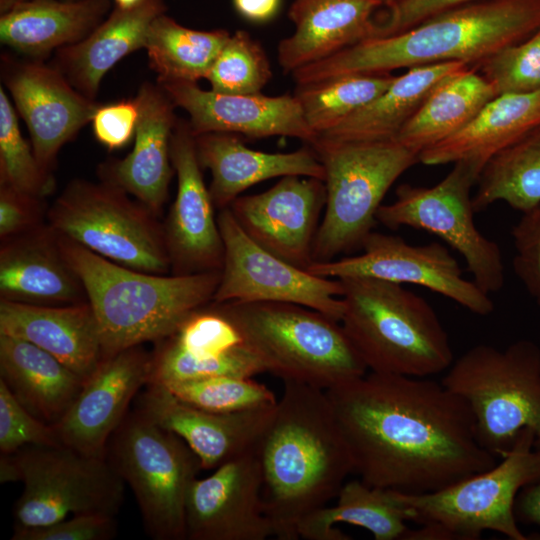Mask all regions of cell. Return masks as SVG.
<instances>
[{"label": "cell", "instance_id": "cell-51", "mask_svg": "<svg viewBox=\"0 0 540 540\" xmlns=\"http://www.w3.org/2000/svg\"><path fill=\"white\" fill-rule=\"evenodd\" d=\"M237 13L248 21L262 23L278 13L282 0H232Z\"/></svg>", "mask_w": 540, "mask_h": 540}, {"label": "cell", "instance_id": "cell-17", "mask_svg": "<svg viewBox=\"0 0 540 540\" xmlns=\"http://www.w3.org/2000/svg\"><path fill=\"white\" fill-rule=\"evenodd\" d=\"M170 155L177 192L164 233L173 274L221 271L223 240L188 121L177 119Z\"/></svg>", "mask_w": 540, "mask_h": 540}, {"label": "cell", "instance_id": "cell-4", "mask_svg": "<svg viewBox=\"0 0 540 540\" xmlns=\"http://www.w3.org/2000/svg\"><path fill=\"white\" fill-rule=\"evenodd\" d=\"M56 235L97 320L103 358L171 337L191 314L212 302L220 281V271L171 276L138 271Z\"/></svg>", "mask_w": 540, "mask_h": 540}, {"label": "cell", "instance_id": "cell-20", "mask_svg": "<svg viewBox=\"0 0 540 540\" xmlns=\"http://www.w3.org/2000/svg\"><path fill=\"white\" fill-rule=\"evenodd\" d=\"M152 360L139 346L104 357L54 424L62 444L87 455L107 457L110 439L127 416L130 402L150 383Z\"/></svg>", "mask_w": 540, "mask_h": 540}, {"label": "cell", "instance_id": "cell-3", "mask_svg": "<svg viewBox=\"0 0 540 540\" xmlns=\"http://www.w3.org/2000/svg\"><path fill=\"white\" fill-rule=\"evenodd\" d=\"M540 29V0H478L397 34L370 37L291 74L305 85L350 74L458 61L478 68L490 56Z\"/></svg>", "mask_w": 540, "mask_h": 540}, {"label": "cell", "instance_id": "cell-38", "mask_svg": "<svg viewBox=\"0 0 540 540\" xmlns=\"http://www.w3.org/2000/svg\"><path fill=\"white\" fill-rule=\"evenodd\" d=\"M267 372L261 359L244 343L229 352L199 358L184 351L171 337L153 356L150 383L167 385L214 376L252 378Z\"/></svg>", "mask_w": 540, "mask_h": 540}, {"label": "cell", "instance_id": "cell-34", "mask_svg": "<svg viewBox=\"0 0 540 540\" xmlns=\"http://www.w3.org/2000/svg\"><path fill=\"white\" fill-rule=\"evenodd\" d=\"M496 96L475 68H464L434 89L395 140L420 154L461 130Z\"/></svg>", "mask_w": 540, "mask_h": 540}, {"label": "cell", "instance_id": "cell-5", "mask_svg": "<svg viewBox=\"0 0 540 540\" xmlns=\"http://www.w3.org/2000/svg\"><path fill=\"white\" fill-rule=\"evenodd\" d=\"M338 280L344 304L340 323L368 370L430 377L453 363L449 335L423 297L376 278Z\"/></svg>", "mask_w": 540, "mask_h": 540}, {"label": "cell", "instance_id": "cell-12", "mask_svg": "<svg viewBox=\"0 0 540 540\" xmlns=\"http://www.w3.org/2000/svg\"><path fill=\"white\" fill-rule=\"evenodd\" d=\"M24 489L14 506V528H36L70 514L115 516L125 482L107 457L64 444L27 446L14 453Z\"/></svg>", "mask_w": 540, "mask_h": 540}, {"label": "cell", "instance_id": "cell-11", "mask_svg": "<svg viewBox=\"0 0 540 540\" xmlns=\"http://www.w3.org/2000/svg\"><path fill=\"white\" fill-rule=\"evenodd\" d=\"M48 220L58 235L122 266L153 274L171 269L164 228L155 214L106 182H70Z\"/></svg>", "mask_w": 540, "mask_h": 540}, {"label": "cell", "instance_id": "cell-13", "mask_svg": "<svg viewBox=\"0 0 540 540\" xmlns=\"http://www.w3.org/2000/svg\"><path fill=\"white\" fill-rule=\"evenodd\" d=\"M479 175L470 164L456 162L432 187L401 184L394 201L380 206L376 220L393 230L408 226L438 236L464 258L473 281L490 294L503 288L505 267L498 244L474 223L471 189Z\"/></svg>", "mask_w": 540, "mask_h": 540}, {"label": "cell", "instance_id": "cell-48", "mask_svg": "<svg viewBox=\"0 0 540 540\" xmlns=\"http://www.w3.org/2000/svg\"><path fill=\"white\" fill-rule=\"evenodd\" d=\"M474 1L478 0H396L385 7L380 19L374 18L370 37L400 33L434 15Z\"/></svg>", "mask_w": 540, "mask_h": 540}, {"label": "cell", "instance_id": "cell-44", "mask_svg": "<svg viewBox=\"0 0 540 540\" xmlns=\"http://www.w3.org/2000/svg\"><path fill=\"white\" fill-rule=\"evenodd\" d=\"M56 428L31 414L0 378V451L14 454L27 446H57Z\"/></svg>", "mask_w": 540, "mask_h": 540}, {"label": "cell", "instance_id": "cell-22", "mask_svg": "<svg viewBox=\"0 0 540 540\" xmlns=\"http://www.w3.org/2000/svg\"><path fill=\"white\" fill-rule=\"evenodd\" d=\"M275 406L217 413L182 401L161 384L149 383L136 409L179 436L197 455L202 469L211 470L254 450Z\"/></svg>", "mask_w": 540, "mask_h": 540}, {"label": "cell", "instance_id": "cell-7", "mask_svg": "<svg viewBox=\"0 0 540 540\" xmlns=\"http://www.w3.org/2000/svg\"><path fill=\"white\" fill-rule=\"evenodd\" d=\"M441 382L469 406L479 444L497 459L523 430L540 449V348L527 339L504 349L478 344L453 361Z\"/></svg>", "mask_w": 540, "mask_h": 540}, {"label": "cell", "instance_id": "cell-39", "mask_svg": "<svg viewBox=\"0 0 540 540\" xmlns=\"http://www.w3.org/2000/svg\"><path fill=\"white\" fill-rule=\"evenodd\" d=\"M0 182L38 199L54 188L51 172L42 168L33 148L22 136L16 111L3 86L0 87Z\"/></svg>", "mask_w": 540, "mask_h": 540}, {"label": "cell", "instance_id": "cell-8", "mask_svg": "<svg viewBox=\"0 0 540 540\" xmlns=\"http://www.w3.org/2000/svg\"><path fill=\"white\" fill-rule=\"evenodd\" d=\"M540 480V449L532 431H522L512 449L491 468L444 489L424 493L397 492L420 524L404 540H476L484 531L511 540H528L518 525L514 506L520 490Z\"/></svg>", "mask_w": 540, "mask_h": 540}, {"label": "cell", "instance_id": "cell-55", "mask_svg": "<svg viewBox=\"0 0 540 540\" xmlns=\"http://www.w3.org/2000/svg\"><path fill=\"white\" fill-rule=\"evenodd\" d=\"M22 1H24V0H18V3H19V2H22Z\"/></svg>", "mask_w": 540, "mask_h": 540}, {"label": "cell", "instance_id": "cell-16", "mask_svg": "<svg viewBox=\"0 0 540 540\" xmlns=\"http://www.w3.org/2000/svg\"><path fill=\"white\" fill-rule=\"evenodd\" d=\"M325 203L323 180L292 175L264 192L237 197L228 208L255 243L307 270Z\"/></svg>", "mask_w": 540, "mask_h": 540}, {"label": "cell", "instance_id": "cell-28", "mask_svg": "<svg viewBox=\"0 0 540 540\" xmlns=\"http://www.w3.org/2000/svg\"><path fill=\"white\" fill-rule=\"evenodd\" d=\"M165 11L164 0L115 7L86 38L56 50L53 66L80 93L95 100L104 75L128 54L145 48L152 22Z\"/></svg>", "mask_w": 540, "mask_h": 540}, {"label": "cell", "instance_id": "cell-49", "mask_svg": "<svg viewBox=\"0 0 540 540\" xmlns=\"http://www.w3.org/2000/svg\"><path fill=\"white\" fill-rule=\"evenodd\" d=\"M38 198L11 187L0 188V237L7 240L38 228Z\"/></svg>", "mask_w": 540, "mask_h": 540}, {"label": "cell", "instance_id": "cell-25", "mask_svg": "<svg viewBox=\"0 0 540 540\" xmlns=\"http://www.w3.org/2000/svg\"><path fill=\"white\" fill-rule=\"evenodd\" d=\"M5 241L0 251L2 300L43 306L87 301L84 287L62 255L50 227Z\"/></svg>", "mask_w": 540, "mask_h": 540}, {"label": "cell", "instance_id": "cell-45", "mask_svg": "<svg viewBox=\"0 0 540 540\" xmlns=\"http://www.w3.org/2000/svg\"><path fill=\"white\" fill-rule=\"evenodd\" d=\"M514 272L540 305V202L522 213L512 229Z\"/></svg>", "mask_w": 540, "mask_h": 540}, {"label": "cell", "instance_id": "cell-30", "mask_svg": "<svg viewBox=\"0 0 540 540\" xmlns=\"http://www.w3.org/2000/svg\"><path fill=\"white\" fill-rule=\"evenodd\" d=\"M109 9L108 0H24L1 14L0 39L19 53L43 58L86 38Z\"/></svg>", "mask_w": 540, "mask_h": 540}, {"label": "cell", "instance_id": "cell-24", "mask_svg": "<svg viewBox=\"0 0 540 540\" xmlns=\"http://www.w3.org/2000/svg\"><path fill=\"white\" fill-rule=\"evenodd\" d=\"M195 145L201 167L211 173L209 192L220 210L228 208L251 186L268 179L298 175L324 181V167L311 146L268 153L247 147L231 133L197 135Z\"/></svg>", "mask_w": 540, "mask_h": 540}, {"label": "cell", "instance_id": "cell-46", "mask_svg": "<svg viewBox=\"0 0 540 540\" xmlns=\"http://www.w3.org/2000/svg\"><path fill=\"white\" fill-rule=\"evenodd\" d=\"M117 534L115 516L78 514L36 528H14L12 540H110Z\"/></svg>", "mask_w": 540, "mask_h": 540}, {"label": "cell", "instance_id": "cell-33", "mask_svg": "<svg viewBox=\"0 0 540 540\" xmlns=\"http://www.w3.org/2000/svg\"><path fill=\"white\" fill-rule=\"evenodd\" d=\"M337 502L304 517L298 524L299 538L307 540H349L337 523L368 530L376 540H403L412 522L409 508L395 490L371 487L361 479L346 481Z\"/></svg>", "mask_w": 540, "mask_h": 540}, {"label": "cell", "instance_id": "cell-37", "mask_svg": "<svg viewBox=\"0 0 540 540\" xmlns=\"http://www.w3.org/2000/svg\"><path fill=\"white\" fill-rule=\"evenodd\" d=\"M394 78L390 73L343 75L297 85L294 95L307 124L319 136L373 101Z\"/></svg>", "mask_w": 540, "mask_h": 540}, {"label": "cell", "instance_id": "cell-1", "mask_svg": "<svg viewBox=\"0 0 540 540\" xmlns=\"http://www.w3.org/2000/svg\"><path fill=\"white\" fill-rule=\"evenodd\" d=\"M325 391L354 473L371 487L435 492L499 460L479 444L467 403L441 381L370 371Z\"/></svg>", "mask_w": 540, "mask_h": 540}, {"label": "cell", "instance_id": "cell-18", "mask_svg": "<svg viewBox=\"0 0 540 540\" xmlns=\"http://www.w3.org/2000/svg\"><path fill=\"white\" fill-rule=\"evenodd\" d=\"M255 449L195 479L186 500V539L264 540L274 536L262 501Z\"/></svg>", "mask_w": 540, "mask_h": 540}, {"label": "cell", "instance_id": "cell-29", "mask_svg": "<svg viewBox=\"0 0 540 540\" xmlns=\"http://www.w3.org/2000/svg\"><path fill=\"white\" fill-rule=\"evenodd\" d=\"M540 126V89L497 95L461 130L419 154L425 165L466 162L479 174L498 153Z\"/></svg>", "mask_w": 540, "mask_h": 540}, {"label": "cell", "instance_id": "cell-23", "mask_svg": "<svg viewBox=\"0 0 540 540\" xmlns=\"http://www.w3.org/2000/svg\"><path fill=\"white\" fill-rule=\"evenodd\" d=\"M140 116L132 151L123 159L100 166L103 182L133 195L153 214L168 198L174 172L170 155L171 136L177 122L176 107L157 83H144L136 95Z\"/></svg>", "mask_w": 540, "mask_h": 540}, {"label": "cell", "instance_id": "cell-43", "mask_svg": "<svg viewBox=\"0 0 540 540\" xmlns=\"http://www.w3.org/2000/svg\"><path fill=\"white\" fill-rule=\"evenodd\" d=\"M171 338L199 358L221 356L243 343L231 321L212 307L191 314Z\"/></svg>", "mask_w": 540, "mask_h": 540}, {"label": "cell", "instance_id": "cell-15", "mask_svg": "<svg viewBox=\"0 0 540 540\" xmlns=\"http://www.w3.org/2000/svg\"><path fill=\"white\" fill-rule=\"evenodd\" d=\"M307 270L332 279L370 277L414 284L449 298L474 314L486 316L494 311L489 294L463 277L457 260L438 242L412 245L400 236L372 231L360 254L314 262Z\"/></svg>", "mask_w": 540, "mask_h": 540}, {"label": "cell", "instance_id": "cell-2", "mask_svg": "<svg viewBox=\"0 0 540 540\" xmlns=\"http://www.w3.org/2000/svg\"><path fill=\"white\" fill-rule=\"evenodd\" d=\"M283 383L255 452L274 536L295 540L300 521L337 498L354 463L326 391Z\"/></svg>", "mask_w": 540, "mask_h": 540}, {"label": "cell", "instance_id": "cell-54", "mask_svg": "<svg viewBox=\"0 0 540 540\" xmlns=\"http://www.w3.org/2000/svg\"><path fill=\"white\" fill-rule=\"evenodd\" d=\"M382 6L386 7L390 4H392L393 2H395L396 0H378Z\"/></svg>", "mask_w": 540, "mask_h": 540}, {"label": "cell", "instance_id": "cell-32", "mask_svg": "<svg viewBox=\"0 0 540 540\" xmlns=\"http://www.w3.org/2000/svg\"><path fill=\"white\" fill-rule=\"evenodd\" d=\"M467 67L470 66L458 61L411 67L403 75L395 76L373 101L318 137L333 141L395 139L434 89Z\"/></svg>", "mask_w": 540, "mask_h": 540}, {"label": "cell", "instance_id": "cell-10", "mask_svg": "<svg viewBox=\"0 0 540 540\" xmlns=\"http://www.w3.org/2000/svg\"><path fill=\"white\" fill-rule=\"evenodd\" d=\"M106 456L133 491L147 534L186 539L187 495L202 470L191 448L136 409L111 437Z\"/></svg>", "mask_w": 540, "mask_h": 540}, {"label": "cell", "instance_id": "cell-14", "mask_svg": "<svg viewBox=\"0 0 540 540\" xmlns=\"http://www.w3.org/2000/svg\"><path fill=\"white\" fill-rule=\"evenodd\" d=\"M217 222L224 259L213 303H293L340 322L344 311L340 280L314 275L262 248L242 230L229 208L220 210Z\"/></svg>", "mask_w": 540, "mask_h": 540}, {"label": "cell", "instance_id": "cell-9", "mask_svg": "<svg viewBox=\"0 0 540 540\" xmlns=\"http://www.w3.org/2000/svg\"><path fill=\"white\" fill-rule=\"evenodd\" d=\"M325 172L326 203L313 245V263L361 250L393 183L419 162V153L395 139L310 145Z\"/></svg>", "mask_w": 540, "mask_h": 540}, {"label": "cell", "instance_id": "cell-19", "mask_svg": "<svg viewBox=\"0 0 540 540\" xmlns=\"http://www.w3.org/2000/svg\"><path fill=\"white\" fill-rule=\"evenodd\" d=\"M2 78L31 137L33 152L51 172L58 152L88 123L99 104L54 66L2 58Z\"/></svg>", "mask_w": 540, "mask_h": 540}, {"label": "cell", "instance_id": "cell-41", "mask_svg": "<svg viewBox=\"0 0 540 540\" xmlns=\"http://www.w3.org/2000/svg\"><path fill=\"white\" fill-rule=\"evenodd\" d=\"M163 386L182 401L217 413L270 408L278 401L270 389L252 378L214 376Z\"/></svg>", "mask_w": 540, "mask_h": 540}, {"label": "cell", "instance_id": "cell-35", "mask_svg": "<svg viewBox=\"0 0 540 540\" xmlns=\"http://www.w3.org/2000/svg\"><path fill=\"white\" fill-rule=\"evenodd\" d=\"M230 35L224 29H191L164 13L152 22L145 49L158 82L197 83L206 79Z\"/></svg>", "mask_w": 540, "mask_h": 540}, {"label": "cell", "instance_id": "cell-21", "mask_svg": "<svg viewBox=\"0 0 540 540\" xmlns=\"http://www.w3.org/2000/svg\"><path fill=\"white\" fill-rule=\"evenodd\" d=\"M176 107L189 115L194 136L206 133L241 134L250 138L293 137L309 145L317 139L295 95L225 94L204 90L197 83L157 82Z\"/></svg>", "mask_w": 540, "mask_h": 540}, {"label": "cell", "instance_id": "cell-27", "mask_svg": "<svg viewBox=\"0 0 540 540\" xmlns=\"http://www.w3.org/2000/svg\"><path fill=\"white\" fill-rule=\"evenodd\" d=\"M378 0H294V32L279 42L278 61L292 73L371 36Z\"/></svg>", "mask_w": 540, "mask_h": 540}, {"label": "cell", "instance_id": "cell-52", "mask_svg": "<svg viewBox=\"0 0 540 540\" xmlns=\"http://www.w3.org/2000/svg\"><path fill=\"white\" fill-rule=\"evenodd\" d=\"M20 481V470L14 454H1L0 482L2 484Z\"/></svg>", "mask_w": 540, "mask_h": 540}, {"label": "cell", "instance_id": "cell-50", "mask_svg": "<svg viewBox=\"0 0 540 540\" xmlns=\"http://www.w3.org/2000/svg\"><path fill=\"white\" fill-rule=\"evenodd\" d=\"M514 511L518 522L540 528V480L520 490L515 500Z\"/></svg>", "mask_w": 540, "mask_h": 540}, {"label": "cell", "instance_id": "cell-26", "mask_svg": "<svg viewBox=\"0 0 540 540\" xmlns=\"http://www.w3.org/2000/svg\"><path fill=\"white\" fill-rule=\"evenodd\" d=\"M0 334L33 343L85 380L103 359L98 323L88 302L43 306L1 299Z\"/></svg>", "mask_w": 540, "mask_h": 540}, {"label": "cell", "instance_id": "cell-42", "mask_svg": "<svg viewBox=\"0 0 540 540\" xmlns=\"http://www.w3.org/2000/svg\"><path fill=\"white\" fill-rule=\"evenodd\" d=\"M478 68L497 95L539 90L540 29L527 39L497 51Z\"/></svg>", "mask_w": 540, "mask_h": 540}, {"label": "cell", "instance_id": "cell-36", "mask_svg": "<svg viewBox=\"0 0 540 540\" xmlns=\"http://www.w3.org/2000/svg\"><path fill=\"white\" fill-rule=\"evenodd\" d=\"M472 196L475 213L502 201L521 213L540 202V126L494 156Z\"/></svg>", "mask_w": 540, "mask_h": 540}, {"label": "cell", "instance_id": "cell-6", "mask_svg": "<svg viewBox=\"0 0 540 540\" xmlns=\"http://www.w3.org/2000/svg\"><path fill=\"white\" fill-rule=\"evenodd\" d=\"M212 308L282 381L328 390L368 372L341 323L319 311L284 302L213 303Z\"/></svg>", "mask_w": 540, "mask_h": 540}, {"label": "cell", "instance_id": "cell-53", "mask_svg": "<svg viewBox=\"0 0 540 540\" xmlns=\"http://www.w3.org/2000/svg\"><path fill=\"white\" fill-rule=\"evenodd\" d=\"M142 0H114L116 7L127 9L139 4Z\"/></svg>", "mask_w": 540, "mask_h": 540}, {"label": "cell", "instance_id": "cell-47", "mask_svg": "<svg viewBox=\"0 0 540 540\" xmlns=\"http://www.w3.org/2000/svg\"><path fill=\"white\" fill-rule=\"evenodd\" d=\"M140 116L137 97L99 105L92 120L95 138L110 150L120 149L134 139Z\"/></svg>", "mask_w": 540, "mask_h": 540}, {"label": "cell", "instance_id": "cell-31", "mask_svg": "<svg viewBox=\"0 0 540 540\" xmlns=\"http://www.w3.org/2000/svg\"><path fill=\"white\" fill-rule=\"evenodd\" d=\"M0 378L31 414L56 424L85 379L55 356L26 340L0 334Z\"/></svg>", "mask_w": 540, "mask_h": 540}, {"label": "cell", "instance_id": "cell-40", "mask_svg": "<svg viewBox=\"0 0 540 540\" xmlns=\"http://www.w3.org/2000/svg\"><path fill=\"white\" fill-rule=\"evenodd\" d=\"M272 77L262 45L247 31L230 35L206 79L211 90L225 94H259Z\"/></svg>", "mask_w": 540, "mask_h": 540}]
</instances>
